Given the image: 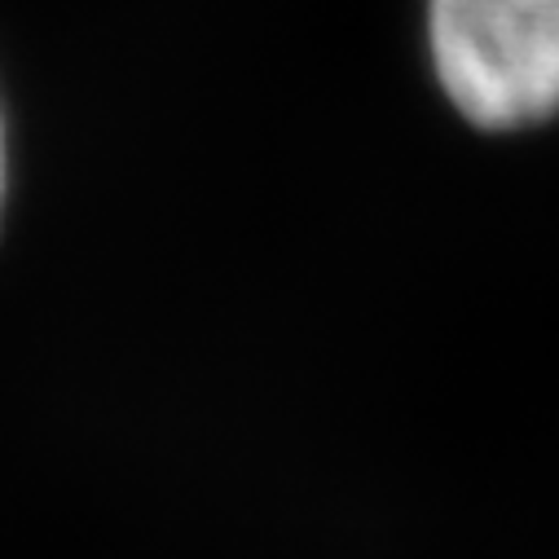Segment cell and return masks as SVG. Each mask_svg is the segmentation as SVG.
Wrapping results in <instances>:
<instances>
[{"mask_svg": "<svg viewBox=\"0 0 559 559\" xmlns=\"http://www.w3.org/2000/svg\"><path fill=\"white\" fill-rule=\"evenodd\" d=\"M0 207H5V119H0Z\"/></svg>", "mask_w": 559, "mask_h": 559, "instance_id": "cell-2", "label": "cell"}, {"mask_svg": "<svg viewBox=\"0 0 559 559\" xmlns=\"http://www.w3.org/2000/svg\"><path fill=\"white\" fill-rule=\"evenodd\" d=\"M428 53L441 93L476 128L559 115V0H428Z\"/></svg>", "mask_w": 559, "mask_h": 559, "instance_id": "cell-1", "label": "cell"}]
</instances>
